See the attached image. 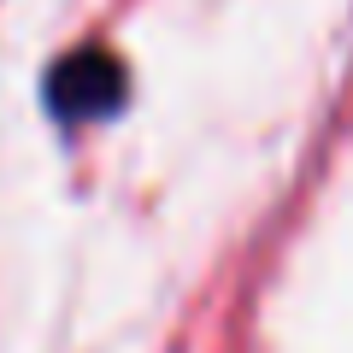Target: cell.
Masks as SVG:
<instances>
[{
	"mask_svg": "<svg viewBox=\"0 0 353 353\" xmlns=\"http://www.w3.org/2000/svg\"><path fill=\"white\" fill-rule=\"evenodd\" d=\"M124 101V65L101 48H77L71 59H59V71L48 77V106L65 124H83V118H106Z\"/></svg>",
	"mask_w": 353,
	"mask_h": 353,
	"instance_id": "cell-1",
	"label": "cell"
}]
</instances>
